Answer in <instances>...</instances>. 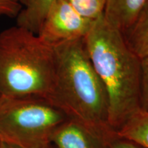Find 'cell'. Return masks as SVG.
Listing matches in <instances>:
<instances>
[{
  "mask_svg": "<svg viewBox=\"0 0 148 148\" xmlns=\"http://www.w3.org/2000/svg\"><path fill=\"white\" fill-rule=\"evenodd\" d=\"M109 144L84 125L71 119L61 123L51 138L53 148H108Z\"/></svg>",
  "mask_w": 148,
  "mask_h": 148,
  "instance_id": "8992f818",
  "label": "cell"
},
{
  "mask_svg": "<svg viewBox=\"0 0 148 148\" xmlns=\"http://www.w3.org/2000/svg\"><path fill=\"white\" fill-rule=\"evenodd\" d=\"M0 96H1V95H0Z\"/></svg>",
  "mask_w": 148,
  "mask_h": 148,
  "instance_id": "ac0fdd59",
  "label": "cell"
},
{
  "mask_svg": "<svg viewBox=\"0 0 148 148\" xmlns=\"http://www.w3.org/2000/svg\"><path fill=\"white\" fill-rule=\"evenodd\" d=\"M55 73L53 47L15 26L0 33V95L49 100Z\"/></svg>",
  "mask_w": 148,
  "mask_h": 148,
  "instance_id": "3957f363",
  "label": "cell"
},
{
  "mask_svg": "<svg viewBox=\"0 0 148 148\" xmlns=\"http://www.w3.org/2000/svg\"><path fill=\"white\" fill-rule=\"evenodd\" d=\"M16 1H18V2H19L22 5V7H23V5H24V3H25V0H16Z\"/></svg>",
  "mask_w": 148,
  "mask_h": 148,
  "instance_id": "2e32d148",
  "label": "cell"
},
{
  "mask_svg": "<svg viewBox=\"0 0 148 148\" xmlns=\"http://www.w3.org/2000/svg\"><path fill=\"white\" fill-rule=\"evenodd\" d=\"M68 119L44 98L1 95L0 142L17 148H52V134Z\"/></svg>",
  "mask_w": 148,
  "mask_h": 148,
  "instance_id": "277c9868",
  "label": "cell"
},
{
  "mask_svg": "<svg viewBox=\"0 0 148 148\" xmlns=\"http://www.w3.org/2000/svg\"><path fill=\"white\" fill-rule=\"evenodd\" d=\"M78 13L95 21L103 14L106 0H65Z\"/></svg>",
  "mask_w": 148,
  "mask_h": 148,
  "instance_id": "8fae6325",
  "label": "cell"
},
{
  "mask_svg": "<svg viewBox=\"0 0 148 148\" xmlns=\"http://www.w3.org/2000/svg\"><path fill=\"white\" fill-rule=\"evenodd\" d=\"M147 5L148 0H106L103 16L110 25L124 33Z\"/></svg>",
  "mask_w": 148,
  "mask_h": 148,
  "instance_id": "52a82bcc",
  "label": "cell"
},
{
  "mask_svg": "<svg viewBox=\"0 0 148 148\" xmlns=\"http://www.w3.org/2000/svg\"><path fill=\"white\" fill-rule=\"evenodd\" d=\"M84 41L108 101V122L116 132L140 108V59L130 49L119 29L103 14Z\"/></svg>",
  "mask_w": 148,
  "mask_h": 148,
  "instance_id": "7a4b0ae2",
  "label": "cell"
},
{
  "mask_svg": "<svg viewBox=\"0 0 148 148\" xmlns=\"http://www.w3.org/2000/svg\"><path fill=\"white\" fill-rule=\"evenodd\" d=\"M0 148H1V142H0Z\"/></svg>",
  "mask_w": 148,
  "mask_h": 148,
  "instance_id": "e0dca14e",
  "label": "cell"
},
{
  "mask_svg": "<svg viewBox=\"0 0 148 148\" xmlns=\"http://www.w3.org/2000/svg\"><path fill=\"white\" fill-rule=\"evenodd\" d=\"M56 0H25L16 16V25L38 34L48 12Z\"/></svg>",
  "mask_w": 148,
  "mask_h": 148,
  "instance_id": "ba28073f",
  "label": "cell"
},
{
  "mask_svg": "<svg viewBox=\"0 0 148 148\" xmlns=\"http://www.w3.org/2000/svg\"><path fill=\"white\" fill-rule=\"evenodd\" d=\"M94 22L81 15L65 0H56L37 35L46 44L55 47L84 38Z\"/></svg>",
  "mask_w": 148,
  "mask_h": 148,
  "instance_id": "5b68a950",
  "label": "cell"
},
{
  "mask_svg": "<svg viewBox=\"0 0 148 148\" xmlns=\"http://www.w3.org/2000/svg\"><path fill=\"white\" fill-rule=\"evenodd\" d=\"M118 138L148 148V110L140 108L130 116L116 132Z\"/></svg>",
  "mask_w": 148,
  "mask_h": 148,
  "instance_id": "30bf717a",
  "label": "cell"
},
{
  "mask_svg": "<svg viewBox=\"0 0 148 148\" xmlns=\"http://www.w3.org/2000/svg\"><path fill=\"white\" fill-rule=\"evenodd\" d=\"M108 148H144L134 142L130 141L128 140L118 138L112 140L109 144Z\"/></svg>",
  "mask_w": 148,
  "mask_h": 148,
  "instance_id": "5bb4252c",
  "label": "cell"
},
{
  "mask_svg": "<svg viewBox=\"0 0 148 148\" xmlns=\"http://www.w3.org/2000/svg\"><path fill=\"white\" fill-rule=\"evenodd\" d=\"M53 47L55 73L49 101L69 119L110 143L116 135L109 125L108 97L90 62L84 38Z\"/></svg>",
  "mask_w": 148,
  "mask_h": 148,
  "instance_id": "6da1fadb",
  "label": "cell"
},
{
  "mask_svg": "<svg viewBox=\"0 0 148 148\" xmlns=\"http://www.w3.org/2000/svg\"><path fill=\"white\" fill-rule=\"evenodd\" d=\"M140 108L148 110V56L140 60Z\"/></svg>",
  "mask_w": 148,
  "mask_h": 148,
  "instance_id": "7c38bea8",
  "label": "cell"
},
{
  "mask_svg": "<svg viewBox=\"0 0 148 148\" xmlns=\"http://www.w3.org/2000/svg\"><path fill=\"white\" fill-rule=\"evenodd\" d=\"M130 49L140 60L148 56V5L123 33Z\"/></svg>",
  "mask_w": 148,
  "mask_h": 148,
  "instance_id": "9c48e42d",
  "label": "cell"
},
{
  "mask_svg": "<svg viewBox=\"0 0 148 148\" xmlns=\"http://www.w3.org/2000/svg\"><path fill=\"white\" fill-rule=\"evenodd\" d=\"M1 148H17V147H13V146L5 145V144H3V143H1Z\"/></svg>",
  "mask_w": 148,
  "mask_h": 148,
  "instance_id": "9a60e30c",
  "label": "cell"
},
{
  "mask_svg": "<svg viewBox=\"0 0 148 148\" xmlns=\"http://www.w3.org/2000/svg\"><path fill=\"white\" fill-rule=\"evenodd\" d=\"M21 8L22 5L16 0H0V17L16 18Z\"/></svg>",
  "mask_w": 148,
  "mask_h": 148,
  "instance_id": "4fadbf2b",
  "label": "cell"
}]
</instances>
